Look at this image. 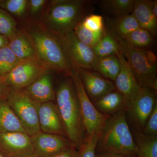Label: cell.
<instances>
[{"mask_svg": "<svg viewBox=\"0 0 157 157\" xmlns=\"http://www.w3.org/2000/svg\"><path fill=\"white\" fill-rule=\"evenodd\" d=\"M97 157H134L124 155L118 154L113 153L102 152L98 153L97 155Z\"/></svg>", "mask_w": 157, "mask_h": 157, "instance_id": "obj_37", "label": "cell"}, {"mask_svg": "<svg viewBox=\"0 0 157 157\" xmlns=\"http://www.w3.org/2000/svg\"><path fill=\"white\" fill-rule=\"evenodd\" d=\"M6 100L26 134L31 136L40 132L38 104L25 89L11 90Z\"/></svg>", "mask_w": 157, "mask_h": 157, "instance_id": "obj_6", "label": "cell"}, {"mask_svg": "<svg viewBox=\"0 0 157 157\" xmlns=\"http://www.w3.org/2000/svg\"><path fill=\"white\" fill-rule=\"evenodd\" d=\"M122 110L106 120L98 139L96 151L136 157L137 148L124 111Z\"/></svg>", "mask_w": 157, "mask_h": 157, "instance_id": "obj_2", "label": "cell"}, {"mask_svg": "<svg viewBox=\"0 0 157 157\" xmlns=\"http://www.w3.org/2000/svg\"><path fill=\"white\" fill-rule=\"evenodd\" d=\"M148 4L150 9L151 10L153 14L157 17V1H149L148 0Z\"/></svg>", "mask_w": 157, "mask_h": 157, "instance_id": "obj_38", "label": "cell"}, {"mask_svg": "<svg viewBox=\"0 0 157 157\" xmlns=\"http://www.w3.org/2000/svg\"><path fill=\"white\" fill-rule=\"evenodd\" d=\"M48 157H78V152L75 147H70Z\"/></svg>", "mask_w": 157, "mask_h": 157, "instance_id": "obj_34", "label": "cell"}, {"mask_svg": "<svg viewBox=\"0 0 157 157\" xmlns=\"http://www.w3.org/2000/svg\"><path fill=\"white\" fill-rule=\"evenodd\" d=\"M9 39L5 36L0 34V48L8 46Z\"/></svg>", "mask_w": 157, "mask_h": 157, "instance_id": "obj_39", "label": "cell"}, {"mask_svg": "<svg viewBox=\"0 0 157 157\" xmlns=\"http://www.w3.org/2000/svg\"><path fill=\"white\" fill-rule=\"evenodd\" d=\"M16 31V22L13 17L0 8V34L9 39Z\"/></svg>", "mask_w": 157, "mask_h": 157, "instance_id": "obj_30", "label": "cell"}, {"mask_svg": "<svg viewBox=\"0 0 157 157\" xmlns=\"http://www.w3.org/2000/svg\"><path fill=\"white\" fill-rule=\"evenodd\" d=\"M11 89L0 81V100L7 99Z\"/></svg>", "mask_w": 157, "mask_h": 157, "instance_id": "obj_36", "label": "cell"}, {"mask_svg": "<svg viewBox=\"0 0 157 157\" xmlns=\"http://www.w3.org/2000/svg\"><path fill=\"white\" fill-rule=\"evenodd\" d=\"M123 40L135 48L145 49L151 45L153 39L152 35L148 31L139 28L129 34Z\"/></svg>", "mask_w": 157, "mask_h": 157, "instance_id": "obj_27", "label": "cell"}, {"mask_svg": "<svg viewBox=\"0 0 157 157\" xmlns=\"http://www.w3.org/2000/svg\"><path fill=\"white\" fill-rule=\"evenodd\" d=\"M86 3L82 0L52 1L44 19L46 26L57 36L73 30L83 18Z\"/></svg>", "mask_w": 157, "mask_h": 157, "instance_id": "obj_4", "label": "cell"}, {"mask_svg": "<svg viewBox=\"0 0 157 157\" xmlns=\"http://www.w3.org/2000/svg\"><path fill=\"white\" fill-rule=\"evenodd\" d=\"M121 69V64L117 56H109L97 57L93 70L108 80L115 81Z\"/></svg>", "mask_w": 157, "mask_h": 157, "instance_id": "obj_21", "label": "cell"}, {"mask_svg": "<svg viewBox=\"0 0 157 157\" xmlns=\"http://www.w3.org/2000/svg\"><path fill=\"white\" fill-rule=\"evenodd\" d=\"M12 132H25L17 117L9 106L7 100L1 99L0 100V133Z\"/></svg>", "mask_w": 157, "mask_h": 157, "instance_id": "obj_20", "label": "cell"}, {"mask_svg": "<svg viewBox=\"0 0 157 157\" xmlns=\"http://www.w3.org/2000/svg\"><path fill=\"white\" fill-rule=\"evenodd\" d=\"M65 56L74 69H94L97 57L91 47L82 43L73 30L57 36Z\"/></svg>", "mask_w": 157, "mask_h": 157, "instance_id": "obj_7", "label": "cell"}, {"mask_svg": "<svg viewBox=\"0 0 157 157\" xmlns=\"http://www.w3.org/2000/svg\"><path fill=\"white\" fill-rule=\"evenodd\" d=\"M96 157H97V156H96Z\"/></svg>", "mask_w": 157, "mask_h": 157, "instance_id": "obj_43", "label": "cell"}, {"mask_svg": "<svg viewBox=\"0 0 157 157\" xmlns=\"http://www.w3.org/2000/svg\"><path fill=\"white\" fill-rule=\"evenodd\" d=\"M76 36L81 42L92 48L99 42L106 33L103 32H95L86 28L81 21L77 23L73 30Z\"/></svg>", "mask_w": 157, "mask_h": 157, "instance_id": "obj_26", "label": "cell"}, {"mask_svg": "<svg viewBox=\"0 0 157 157\" xmlns=\"http://www.w3.org/2000/svg\"><path fill=\"white\" fill-rule=\"evenodd\" d=\"M144 135L149 136H157V103L147 121L142 131Z\"/></svg>", "mask_w": 157, "mask_h": 157, "instance_id": "obj_33", "label": "cell"}, {"mask_svg": "<svg viewBox=\"0 0 157 157\" xmlns=\"http://www.w3.org/2000/svg\"><path fill=\"white\" fill-rule=\"evenodd\" d=\"M46 2L45 0H31L29 3V9L32 14H36L40 11Z\"/></svg>", "mask_w": 157, "mask_h": 157, "instance_id": "obj_35", "label": "cell"}, {"mask_svg": "<svg viewBox=\"0 0 157 157\" xmlns=\"http://www.w3.org/2000/svg\"><path fill=\"white\" fill-rule=\"evenodd\" d=\"M30 36L39 63L47 70L70 76L74 68L65 56L57 36L40 29L31 30Z\"/></svg>", "mask_w": 157, "mask_h": 157, "instance_id": "obj_3", "label": "cell"}, {"mask_svg": "<svg viewBox=\"0 0 157 157\" xmlns=\"http://www.w3.org/2000/svg\"><path fill=\"white\" fill-rule=\"evenodd\" d=\"M20 61L9 46L0 48V77L9 73Z\"/></svg>", "mask_w": 157, "mask_h": 157, "instance_id": "obj_28", "label": "cell"}, {"mask_svg": "<svg viewBox=\"0 0 157 157\" xmlns=\"http://www.w3.org/2000/svg\"><path fill=\"white\" fill-rule=\"evenodd\" d=\"M28 4L27 0H3L0 3V8L21 17L25 13Z\"/></svg>", "mask_w": 157, "mask_h": 157, "instance_id": "obj_31", "label": "cell"}, {"mask_svg": "<svg viewBox=\"0 0 157 157\" xmlns=\"http://www.w3.org/2000/svg\"><path fill=\"white\" fill-rule=\"evenodd\" d=\"M135 0H102L100 8L105 14L117 18L132 13Z\"/></svg>", "mask_w": 157, "mask_h": 157, "instance_id": "obj_22", "label": "cell"}, {"mask_svg": "<svg viewBox=\"0 0 157 157\" xmlns=\"http://www.w3.org/2000/svg\"><path fill=\"white\" fill-rule=\"evenodd\" d=\"M0 157H4L2 155V154H1V153H0Z\"/></svg>", "mask_w": 157, "mask_h": 157, "instance_id": "obj_41", "label": "cell"}, {"mask_svg": "<svg viewBox=\"0 0 157 157\" xmlns=\"http://www.w3.org/2000/svg\"><path fill=\"white\" fill-rule=\"evenodd\" d=\"M131 14L140 28L146 30L152 36H156L157 17L150 9L148 0H135Z\"/></svg>", "mask_w": 157, "mask_h": 157, "instance_id": "obj_17", "label": "cell"}, {"mask_svg": "<svg viewBox=\"0 0 157 157\" xmlns=\"http://www.w3.org/2000/svg\"><path fill=\"white\" fill-rule=\"evenodd\" d=\"M8 39V46L20 61L38 60L33 45L25 35L16 31Z\"/></svg>", "mask_w": 157, "mask_h": 157, "instance_id": "obj_18", "label": "cell"}, {"mask_svg": "<svg viewBox=\"0 0 157 157\" xmlns=\"http://www.w3.org/2000/svg\"><path fill=\"white\" fill-rule=\"evenodd\" d=\"M0 153L4 157H22L34 154L30 136L25 132L0 133Z\"/></svg>", "mask_w": 157, "mask_h": 157, "instance_id": "obj_12", "label": "cell"}, {"mask_svg": "<svg viewBox=\"0 0 157 157\" xmlns=\"http://www.w3.org/2000/svg\"><path fill=\"white\" fill-rule=\"evenodd\" d=\"M40 131L48 134L66 136L58 110L53 101L37 104Z\"/></svg>", "mask_w": 157, "mask_h": 157, "instance_id": "obj_14", "label": "cell"}, {"mask_svg": "<svg viewBox=\"0 0 157 157\" xmlns=\"http://www.w3.org/2000/svg\"><path fill=\"white\" fill-rule=\"evenodd\" d=\"M116 56L120 62L121 69L114 85L117 91L124 96L127 101L136 97L140 92L141 88L138 84L122 52L118 53Z\"/></svg>", "mask_w": 157, "mask_h": 157, "instance_id": "obj_15", "label": "cell"}, {"mask_svg": "<svg viewBox=\"0 0 157 157\" xmlns=\"http://www.w3.org/2000/svg\"><path fill=\"white\" fill-rule=\"evenodd\" d=\"M70 76L76 88L85 131L87 132L88 135L100 132L106 120L109 116L102 114L96 109L86 94L76 69H74L71 71Z\"/></svg>", "mask_w": 157, "mask_h": 157, "instance_id": "obj_8", "label": "cell"}, {"mask_svg": "<svg viewBox=\"0 0 157 157\" xmlns=\"http://www.w3.org/2000/svg\"><path fill=\"white\" fill-rule=\"evenodd\" d=\"M157 103L155 93L149 88H141L136 97L127 101V110L133 121L143 130Z\"/></svg>", "mask_w": 157, "mask_h": 157, "instance_id": "obj_10", "label": "cell"}, {"mask_svg": "<svg viewBox=\"0 0 157 157\" xmlns=\"http://www.w3.org/2000/svg\"><path fill=\"white\" fill-rule=\"evenodd\" d=\"M135 143L137 157H157V136H149L137 131Z\"/></svg>", "mask_w": 157, "mask_h": 157, "instance_id": "obj_24", "label": "cell"}, {"mask_svg": "<svg viewBox=\"0 0 157 157\" xmlns=\"http://www.w3.org/2000/svg\"><path fill=\"white\" fill-rule=\"evenodd\" d=\"M48 70L37 60L21 61L0 81L11 90L25 88Z\"/></svg>", "mask_w": 157, "mask_h": 157, "instance_id": "obj_9", "label": "cell"}, {"mask_svg": "<svg viewBox=\"0 0 157 157\" xmlns=\"http://www.w3.org/2000/svg\"><path fill=\"white\" fill-rule=\"evenodd\" d=\"M126 103L124 96L115 90L103 96L94 104L102 114L110 116L125 110Z\"/></svg>", "mask_w": 157, "mask_h": 157, "instance_id": "obj_19", "label": "cell"}, {"mask_svg": "<svg viewBox=\"0 0 157 157\" xmlns=\"http://www.w3.org/2000/svg\"><path fill=\"white\" fill-rule=\"evenodd\" d=\"M92 49L95 55L99 58L117 56L118 53L122 52L118 37L107 31Z\"/></svg>", "mask_w": 157, "mask_h": 157, "instance_id": "obj_23", "label": "cell"}, {"mask_svg": "<svg viewBox=\"0 0 157 157\" xmlns=\"http://www.w3.org/2000/svg\"><path fill=\"white\" fill-rule=\"evenodd\" d=\"M55 101L67 137L79 148L85 140V130L76 88L70 76L59 85Z\"/></svg>", "mask_w": 157, "mask_h": 157, "instance_id": "obj_1", "label": "cell"}, {"mask_svg": "<svg viewBox=\"0 0 157 157\" xmlns=\"http://www.w3.org/2000/svg\"><path fill=\"white\" fill-rule=\"evenodd\" d=\"M29 136L34 154L39 157H48L66 149L76 148L67 137L62 135L40 131Z\"/></svg>", "mask_w": 157, "mask_h": 157, "instance_id": "obj_11", "label": "cell"}, {"mask_svg": "<svg viewBox=\"0 0 157 157\" xmlns=\"http://www.w3.org/2000/svg\"><path fill=\"white\" fill-rule=\"evenodd\" d=\"M101 131L88 135L79 148L78 157H96V146Z\"/></svg>", "mask_w": 157, "mask_h": 157, "instance_id": "obj_29", "label": "cell"}, {"mask_svg": "<svg viewBox=\"0 0 157 157\" xmlns=\"http://www.w3.org/2000/svg\"><path fill=\"white\" fill-rule=\"evenodd\" d=\"M108 23L113 33L123 39L132 32L140 28L132 14L119 18L109 19Z\"/></svg>", "mask_w": 157, "mask_h": 157, "instance_id": "obj_25", "label": "cell"}, {"mask_svg": "<svg viewBox=\"0 0 157 157\" xmlns=\"http://www.w3.org/2000/svg\"><path fill=\"white\" fill-rule=\"evenodd\" d=\"M86 28L95 32H103L105 30L102 16L98 14H89L80 21Z\"/></svg>", "mask_w": 157, "mask_h": 157, "instance_id": "obj_32", "label": "cell"}, {"mask_svg": "<svg viewBox=\"0 0 157 157\" xmlns=\"http://www.w3.org/2000/svg\"><path fill=\"white\" fill-rule=\"evenodd\" d=\"M118 39L123 54L140 87L157 91V58L155 54L151 50L135 48L120 37Z\"/></svg>", "mask_w": 157, "mask_h": 157, "instance_id": "obj_5", "label": "cell"}, {"mask_svg": "<svg viewBox=\"0 0 157 157\" xmlns=\"http://www.w3.org/2000/svg\"></svg>", "mask_w": 157, "mask_h": 157, "instance_id": "obj_42", "label": "cell"}, {"mask_svg": "<svg viewBox=\"0 0 157 157\" xmlns=\"http://www.w3.org/2000/svg\"><path fill=\"white\" fill-rule=\"evenodd\" d=\"M25 89L37 104L55 101L52 77L48 70Z\"/></svg>", "mask_w": 157, "mask_h": 157, "instance_id": "obj_16", "label": "cell"}, {"mask_svg": "<svg viewBox=\"0 0 157 157\" xmlns=\"http://www.w3.org/2000/svg\"><path fill=\"white\" fill-rule=\"evenodd\" d=\"M22 157H39L37 156L36 155L34 154H32L27 155L24 156Z\"/></svg>", "mask_w": 157, "mask_h": 157, "instance_id": "obj_40", "label": "cell"}, {"mask_svg": "<svg viewBox=\"0 0 157 157\" xmlns=\"http://www.w3.org/2000/svg\"><path fill=\"white\" fill-rule=\"evenodd\" d=\"M90 101L94 104L100 98L116 90L115 85L92 70L76 69Z\"/></svg>", "mask_w": 157, "mask_h": 157, "instance_id": "obj_13", "label": "cell"}]
</instances>
